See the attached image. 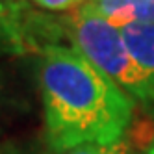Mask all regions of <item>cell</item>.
Segmentation results:
<instances>
[{"mask_svg": "<svg viewBox=\"0 0 154 154\" xmlns=\"http://www.w3.org/2000/svg\"><path fill=\"white\" fill-rule=\"evenodd\" d=\"M63 154H128V149L125 145V139H121L117 143H109V145H82Z\"/></svg>", "mask_w": 154, "mask_h": 154, "instance_id": "52a82bcc", "label": "cell"}, {"mask_svg": "<svg viewBox=\"0 0 154 154\" xmlns=\"http://www.w3.org/2000/svg\"><path fill=\"white\" fill-rule=\"evenodd\" d=\"M37 8L45 11H56V13H72L78 8L85 6L87 0H30Z\"/></svg>", "mask_w": 154, "mask_h": 154, "instance_id": "8992f818", "label": "cell"}, {"mask_svg": "<svg viewBox=\"0 0 154 154\" xmlns=\"http://www.w3.org/2000/svg\"><path fill=\"white\" fill-rule=\"evenodd\" d=\"M147 154H154V139H152V145L149 147V152Z\"/></svg>", "mask_w": 154, "mask_h": 154, "instance_id": "8fae6325", "label": "cell"}, {"mask_svg": "<svg viewBox=\"0 0 154 154\" xmlns=\"http://www.w3.org/2000/svg\"><path fill=\"white\" fill-rule=\"evenodd\" d=\"M121 32L134 60L154 78V24H128Z\"/></svg>", "mask_w": 154, "mask_h": 154, "instance_id": "5b68a950", "label": "cell"}, {"mask_svg": "<svg viewBox=\"0 0 154 154\" xmlns=\"http://www.w3.org/2000/svg\"><path fill=\"white\" fill-rule=\"evenodd\" d=\"M85 8L119 28L154 24V2L149 0H87Z\"/></svg>", "mask_w": 154, "mask_h": 154, "instance_id": "3957f363", "label": "cell"}, {"mask_svg": "<svg viewBox=\"0 0 154 154\" xmlns=\"http://www.w3.org/2000/svg\"><path fill=\"white\" fill-rule=\"evenodd\" d=\"M2 100H4V78L0 74V104H2Z\"/></svg>", "mask_w": 154, "mask_h": 154, "instance_id": "9c48e42d", "label": "cell"}, {"mask_svg": "<svg viewBox=\"0 0 154 154\" xmlns=\"http://www.w3.org/2000/svg\"><path fill=\"white\" fill-rule=\"evenodd\" d=\"M149 2H154V0H149Z\"/></svg>", "mask_w": 154, "mask_h": 154, "instance_id": "7c38bea8", "label": "cell"}, {"mask_svg": "<svg viewBox=\"0 0 154 154\" xmlns=\"http://www.w3.org/2000/svg\"><path fill=\"white\" fill-rule=\"evenodd\" d=\"M0 2H4V4H26V0H0Z\"/></svg>", "mask_w": 154, "mask_h": 154, "instance_id": "30bf717a", "label": "cell"}, {"mask_svg": "<svg viewBox=\"0 0 154 154\" xmlns=\"http://www.w3.org/2000/svg\"><path fill=\"white\" fill-rule=\"evenodd\" d=\"M71 47L141 104L154 102V78L130 54L123 32L85 6L67 19Z\"/></svg>", "mask_w": 154, "mask_h": 154, "instance_id": "7a4b0ae2", "label": "cell"}, {"mask_svg": "<svg viewBox=\"0 0 154 154\" xmlns=\"http://www.w3.org/2000/svg\"><path fill=\"white\" fill-rule=\"evenodd\" d=\"M39 87L47 141L56 152L117 143L134 115V98L67 45L41 48Z\"/></svg>", "mask_w": 154, "mask_h": 154, "instance_id": "6da1fadb", "label": "cell"}, {"mask_svg": "<svg viewBox=\"0 0 154 154\" xmlns=\"http://www.w3.org/2000/svg\"><path fill=\"white\" fill-rule=\"evenodd\" d=\"M26 4L0 2V56H15L26 50V32L23 13Z\"/></svg>", "mask_w": 154, "mask_h": 154, "instance_id": "277c9868", "label": "cell"}, {"mask_svg": "<svg viewBox=\"0 0 154 154\" xmlns=\"http://www.w3.org/2000/svg\"><path fill=\"white\" fill-rule=\"evenodd\" d=\"M0 154H35V152L24 149L23 145H17V143L8 141V143H2V145H0Z\"/></svg>", "mask_w": 154, "mask_h": 154, "instance_id": "ba28073f", "label": "cell"}]
</instances>
